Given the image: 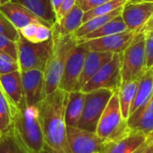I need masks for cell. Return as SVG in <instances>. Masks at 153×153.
Wrapping results in <instances>:
<instances>
[{"instance_id":"41","label":"cell","mask_w":153,"mask_h":153,"mask_svg":"<svg viewBox=\"0 0 153 153\" xmlns=\"http://www.w3.org/2000/svg\"><path fill=\"white\" fill-rule=\"evenodd\" d=\"M36 153H52V152L48 148V147H44L41 151H39V152H36Z\"/></svg>"},{"instance_id":"4","label":"cell","mask_w":153,"mask_h":153,"mask_svg":"<svg viewBox=\"0 0 153 153\" xmlns=\"http://www.w3.org/2000/svg\"><path fill=\"white\" fill-rule=\"evenodd\" d=\"M127 120L122 116L117 91L113 94L99 121L96 134L103 140L117 142L131 133Z\"/></svg>"},{"instance_id":"17","label":"cell","mask_w":153,"mask_h":153,"mask_svg":"<svg viewBox=\"0 0 153 153\" xmlns=\"http://www.w3.org/2000/svg\"><path fill=\"white\" fill-rule=\"evenodd\" d=\"M127 125L133 131L142 132L147 135L153 133V94L151 99L141 108L132 113Z\"/></svg>"},{"instance_id":"43","label":"cell","mask_w":153,"mask_h":153,"mask_svg":"<svg viewBox=\"0 0 153 153\" xmlns=\"http://www.w3.org/2000/svg\"><path fill=\"white\" fill-rule=\"evenodd\" d=\"M9 1H12V0H0V4H5V3H7Z\"/></svg>"},{"instance_id":"40","label":"cell","mask_w":153,"mask_h":153,"mask_svg":"<svg viewBox=\"0 0 153 153\" xmlns=\"http://www.w3.org/2000/svg\"><path fill=\"white\" fill-rule=\"evenodd\" d=\"M143 153H153V134H152V140L150 141L149 144L147 145L146 149L143 151Z\"/></svg>"},{"instance_id":"27","label":"cell","mask_w":153,"mask_h":153,"mask_svg":"<svg viewBox=\"0 0 153 153\" xmlns=\"http://www.w3.org/2000/svg\"><path fill=\"white\" fill-rule=\"evenodd\" d=\"M127 1L128 0H110V1L106 2L90 11H87L83 14L82 23L94 18V17L105 15V14L114 12L115 10H117L120 7H123L127 3Z\"/></svg>"},{"instance_id":"32","label":"cell","mask_w":153,"mask_h":153,"mask_svg":"<svg viewBox=\"0 0 153 153\" xmlns=\"http://www.w3.org/2000/svg\"><path fill=\"white\" fill-rule=\"evenodd\" d=\"M52 39V29L45 24H38L33 43L45 42Z\"/></svg>"},{"instance_id":"37","label":"cell","mask_w":153,"mask_h":153,"mask_svg":"<svg viewBox=\"0 0 153 153\" xmlns=\"http://www.w3.org/2000/svg\"><path fill=\"white\" fill-rule=\"evenodd\" d=\"M146 31H153V14L150 18V20L145 23L140 32H146Z\"/></svg>"},{"instance_id":"30","label":"cell","mask_w":153,"mask_h":153,"mask_svg":"<svg viewBox=\"0 0 153 153\" xmlns=\"http://www.w3.org/2000/svg\"><path fill=\"white\" fill-rule=\"evenodd\" d=\"M143 33L145 35V65L148 70L153 68V31Z\"/></svg>"},{"instance_id":"21","label":"cell","mask_w":153,"mask_h":153,"mask_svg":"<svg viewBox=\"0 0 153 153\" xmlns=\"http://www.w3.org/2000/svg\"><path fill=\"white\" fill-rule=\"evenodd\" d=\"M153 94V68L148 69L139 79L134 100L130 108V115L143 106Z\"/></svg>"},{"instance_id":"33","label":"cell","mask_w":153,"mask_h":153,"mask_svg":"<svg viewBox=\"0 0 153 153\" xmlns=\"http://www.w3.org/2000/svg\"><path fill=\"white\" fill-rule=\"evenodd\" d=\"M75 4H76V0H63L60 7L56 13V22H58L65 14H67L74 8Z\"/></svg>"},{"instance_id":"36","label":"cell","mask_w":153,"mask_h":153,"mask_svg":"<svg viewBox=\"0 0 153 153\" xmlns=\"http://www.w3.org/2000/svg\"><path fill=\"white\" fill-rule=\"evenodd\" d=\"M110 0H76V4L85 13Z\"/></svg>"},{"instance_id":"29","label":"cell","mask_w":153,"mask_h":153,"mask_svg":"<svg viewBox=\"0 0 153 153\" xmlns=\"http://www.w3.org/2000/svg\"><path fill=\"white\" fill-rule=\"evenodd\" d=\"M0 35H3L14 42H16L21 36L19 30L2 12H0Z\"/></svg>"},{"instance_id":"13","label":"cell","mask_w":153,"mask_h":153,"mask_svg":"<svg viewBox=\"0 0 153 153\" xmlns=\"http://www.w3.org/2000/svg\"><path fill=\"white\" fill-rule=\"evenodd\" d=\"M21 77L26 105H38L44 99V72L37 69L22 71Z\"/></svg>"},{"instance_id":"3","label":"cell","mask_w":153,"mask_h":153,"mask_svg":"<svg viewBox=\"0 0 153 153\" xmlns=\"http://www.w3.org/2000/svg\"><path fill=\"white\" fill-rule=\"evenodd\" d=\"M52 39V53L44 71V98L59 88L67 57L73 48L77 45L73 35Z\"/></svg>"},{"instance_id":"12","label":"cell","mask_w":153,"mask_h":153,"mask_svg":"<svg viewBox=\"0 0 153 153\" xmlns=\"http://www.w3.org/2000/svg\"><path fill=\"white\" fill-rule=\"evenodd\" d=\"M153 14V3L152 2H131L123 6L122 17L129 30L140 32L145 23Z\"/></svg>"},{"instance_id":"5","label":"cell","mask_w":153,"mask_h":153,"mask_svg":"<svg viewBox=\"0 0 153 153\" xmlns=\"http://www.w3.org/2000/svg\"><path fill=\"white\" fill-rule=\"evenodd\" d=\"M16 47L17 62L21 72L32 69L45 71L52 53V39L45 42L33 43L20 36L16 41Z\"/></svg>"},{"instance_id":"46","label":"cell","mask_w":153,"mask_h":153,"mask_svg":"<svg viewBox=\"0 0 153 153\" xmlns=\"http://www.w3.org/2000/svg\"><path fill=\"white\" fill-rule=\"evenodd\" d=\"M0 5H1V4H0Z\"/></svg>"},{"instance_id":"42","label":"cell","mask_w":153,"mask_h":153,"mask_svg":"<svg viewBox=\"0 0 153 153\" xmlns=\"http://www.w3.org/2000/svg\"><path fill=\"white\" fill-rule=\"evenodd\" d=\"M131 2H152L153 3V0H128Z\"/></svg>"},{"instance_id":"6","label":"cell","mask_w":153,"mask_h":153,"mask_svg":"<svg viewBox=\"0 0 153 153\" xmlns=\"http://www.w3.org/2000/svg\"><path fill=\"white\" fill-rule=\"evenodd\" d=\"M145 71V35L138 32L122 52V82L139 80Z\"/></svg>"},{"instance_id":"11","label":"cell","mask_w":153,"mask_h":153,"mask_svg":"<svg viewBox=\"0 0 153 153\" xmlns=\"http://www.w3.org/2000/svg\"><path fill=\"white\" fill-rule=\"evenodd\" d=\"M137 33L132 30L86 40L82 44L89 51L121 53L132 42Z\"/></svg>"},{"instance_id":"8","label":"cell","mask_w":153,"mask_h":153,"mask_svg":"<svg viewBox=\"0 0 153 153\" xmlns=\"http://www.w3.org/2000/svg\"><path fill=\"white\" fill-rule=\"evenodd\" d=\"M122 52L115 53L112 59L105 64L81 89L84 93L90 91L108 89L113 91H118L122 84L121 76Z\"/></svg>"},{"instance_id":"19","label":"cell","mask_w":153,"mask_h":153,"mask_svg":"<svg viewBox=\"0 0 153 153\" xmlns=\"http://www.w3.org/2000/svg\"><path fill=\"white\" fill-rule=\"evenodd\" d=\"M149 135L138 132L131 131L126 137L113 143H108L103 153H134L148 140Z\"/></svg>"},{"instance_id":"16","label":"cell","mask_w":153,"mask_h":153,"mask_svg":"<svg viewBox=\"0 0 153 153\" xmlns=\"http://www.w3.org/2000/svg\"><path fill=\"white\" fill-rule=\"evenodd\" d=\"M115 53L89 51L83 65V68L74 91H81L83 85L108 61H110Z\"/></svg>"},{"instance_id":"1","label":"cell","mask_w":153,"mask_h":153,"mask_svg":"<svg viewBox=\"0 0 153 153\" xmlns=\"http://www.w3.org/2000/svg\"><path fill=\"white\" fill-rule=\"evenodd\" d=\"M67 96V91L58 88L38 104L45 146L52 153H72L65 120Z\"/></svg>"},{"instance_id":"15","label":"cell","mask_w":153,"mask_h":153,"mask_svg":"<svg viewBox=\"0 0 153 153\" xmlns=\"http://www.w3.org/2000/svg\"><path fill=\"white\" fill-rule=\"evenodd\" d=\"M0 85L10 103L11 109L26 106L21 72L19 70L0 74Z\"/></svg>"},{"instance_id":"20","label":"cell","mask_w":153,"mask_h":153,"mask_svg":"<svg viewBox=\"0 0 153 153\" xmlns=\"http://www.w3.org/2000/svg\"><path fill=\"white\" fill-rule=\"evenodd\" d=\"M85 95L86 93L82 91H72L68 92L65 110L66 126H78L84 107Z\"/></svg>"},{"instance_id":"22","label":"cell","mask_w":153,"mask_h":153,"mask_svg":"<svg viewBox=\"0 0 153 153\" xmlns=\"http://www.w3.org/2000/svg\"><path fill=\"white\" fill-rule=\"evenodd\" d=\"M0 153H32L21 140L13 125L0 134Z\"/></svg>"},{"instance_id":"18","label":"cell","mask_w":153,"mask_h":153,"mask_svg":"<svg viewBox=\"0 0 153 153\" xmlns=\"http://www.w3.org/2000/svg\"><path fill=\"white\" fill-rule=\"evenodd\" d=\"M83 14L84 12L75 4L67 14L52 25V38H63L72 35L82 24Z\"/></svg>"},{"instance_id":"38","label":"cell","mask_w":153,"mask_h":153,"mask_svg":"<svg viewBox=\"0 0 153 153\" xmlns=\"http://www.w3.org/2000/svg\"><path fill=\"white\" fill-rule=\"evenodd\" d=\"M62 2H63V0H50L51 6H52V9H53V11L55 13V15H56V13L57 12L58 8L60 7Z\"/></svg>"},{"instance_id":"7","label":"cell","mask_w":153,"mask_h":153,"mask_svg":"<svg viewBox=\"0 0 153 153\" xmlns=\"http://www.w3.org/2000/svg\"><path fill=\"white\" fill-rule=\"evenodd\" d=\"M114 93L115 91L108 89L95 90L86 93L82 114L77 127L96 133L101 115Z\"/></svg>"},{"instance_id":"45","label":"cell","mask_w":153,"mask_h":153,"mask_svg":"<svg viewBox=\"0 0 153 153\" xmlns=\"http://www.w3.org/2000/svg\"><path fill=\"white\" fill-rule=\"evenodd\" d=\"M0 134H1V132H0Z\"/></svg>"},{"instance_id":"28","label":"cell","mask_w":153,"mask_h":153,"mask_svg":"<svg viewBox=\"0 0 153 153\" xmlns=\"http://www.w3.org/2000/svg\"><path fill=\"white\" fill-rule=\"evenodd\" d=\"M13 124L10 103L0 85V132H5Z\"/></svg>"},{"instance_id":"26","label":"cell","mask_w":153,"mask_h":153,"mask_svg":"<svg viewBox=\"0 0 153 153\" xmlns=\"http://www.w3.org/2000/svg\"><path fill=\"white\" fill-rule=\"evenodd\" d=\"M138 83L139 80L122 82L117 91L122 116L126 120L130 116V108L136 94Z\"/></svg>"},{"instance_id":"24","label":"cell","mask_w":153,"mask_h":153,"mask_svg":"<svg viewBox=\"0 0 153 153\" xmlns=\"http://www.w3.org/2000/svg\"><path fill=\"white\" fill-rule=\"evenodd\" d=\"M19 3L47 22L51 27L56 22V15L52 9L50 0H13Z\"/></svg>"},{"instance_id":"10","label":"cell","mask_w":153,"mask_h":153,"mask_svg":"<svg viewBox=\"0 0 153 153\" xmlns=\"http://www.w3.org/2000/svg\"><path fill=\"white\" fill-rule=\"evenodd\" d=\"M88 52L89 50L82 44H77L73 48L65 62L63 76L59 85L60 89L67 92L74 91L80 79Z\"/></svg>"},{"instance_id":"2","label":"cell","mask_w":153,"mask_h":153,"mask_svg":"<svg viewBox=\"0 0 153 153\" xmlns=\"http://www.w3.org/2000/svg\"><path fill=\"white\" fill-rule=\"evenodd\" d=\"M13 126L32 153L41 151L45 147L42 126L38 105L24 106L20 108H13Z\"/></svg>"},{"instance_id":"9","label":"cell","mask_w":153,"mask_h":153,"mask_svg":"<svg viewBox=\"0 0 153 153\" xmlns=\"http://www.w3.org/2000/svg\"><path fill=\"white\" fill-rule=\"evenodd\" d=\"M67 140L72 153H103L108 142L77 126H66Z\"/></svg>"},{"instance_id":"44","label":"cell","mask_w":153,"mask_h":153,"mask_svg":"<svg viewBox=\"0 0 153 153\" xmlns=\"http://www.w3.org/2000/svg\"><path fill=\"white\" fill-rule=\"evenodd\" d=\"M96 153H100V152H96Z\"/></svg>"},{"instance_id":"25","label":"cell","mask_w":153,"mask_h":153,"mask_svg":"<svg viewBox=\"0 0 153 153\" xmlns=\"http://www.w3.org/2000/svg\"><path fill=\"white\" fill-rule=\"evenodd\" d=\"M123 10V7H120L117 10H115L114 12L105 14V15H101V16H97L94 17L85 22H83L79 29H77L72 35L74 37V39H76V41L78 39H80L81 38L97 30L98 29H100V27H102L104 24H106L107 22H108L110 20H112L113 18L117 17V15L121 14Z\"/></svg>"},{"instance_id":"23","label":"cell","mask_w":153,"mask_h":153,"mask_svg":"<svg viewBox=\"0 0 153 153\" xmlns=\"http://www.w3.org/2000/svg\"><path fill=\"white\" fill-rule=\"evenodd\" d=\"M129 30L122 15L119 14L117 17L113 18L112 20H110L108 22H107L106 24H104L102 27H100V29H98L97 30L81 38L80 39L77 40V44L82 43L86 40L89 39H98V38H101V37H105V36H109V35H114V34H117V33H121L124 31H127Z\"/></svg>"},{"instance_id":"14","label":"cell","mask_w":153,"mask_h":153,"mask_svg":"<svg viewBox=\"0 0 153 153\" xmlns=\"http://www.w3.org/2000/svg\"><path fill=\"white\" fill-rule=\"evenodd\" d=\"M0 12H2L7 17V19L18 30L30 23L45 24L51 27L47 22L37 16L28 8L13 0L1 4Z\"/></svg>"},{"instance_id":"31","label":"cell","mask_w":153,"mask_h":153,"mask_svg":"<svg viewBox=\"0 0 153 153\" xmlns=\"http://www.w3.org/2000/svg\"><path fill=\"white\" fill-rule=\"evenodd\" d=\"M0 51L10 56L13 60L17 61V47L16 42L0 35Z\"/></svg>"},{"instance_id":"35","label":"cell","mask_w":153,"mask_h":153,"mask_svg":"<svg viewBox=\"0 0 153 153\" xmlns=\"http://www.w3.org/2000/svg\"><path fill=\"white\" fill-rule=\"evenodd\" d=\"M37 25H38L37 23H30V24L22 27V29L19 30L20 35L22 36L27 40H29L30 42H34L35 34H36V30H37Z\"/></svg>"},{"instance_id":"39","label":"cell","mask_w":153,"mask_h":153,"mask_svg":"<svg viewBox=\"0 0 153 153\" xmlns=\"http://www.w3.org/2000/svg\"><path fill=\"white\" fill-rule=\"evenodd\" d=\"M152 134H153V133H152ZM152 134H151L149 135V138H148L147 142H146V143H144V144H143V146H141V147H140V148H139V149H138V150H137V151H136V152H135L134 153H143V151H144V150L146 149L147 145L149 144L150 141L152 140Z\"/></svg>"},{"instance_id":"34","label":"cell","mask_w":153,"mask_h":153,"mask_svg":"<svg viewBox=\"0 0 153 153\" xmlns=\"http://www.w3.org/2000/svg\"><path fill=\"white\" fill-rule=\"evenodd\" d=\"M18 70L20 71L17 61H10L0 56V74H4Z\"/></svg>"}]
</instances>
